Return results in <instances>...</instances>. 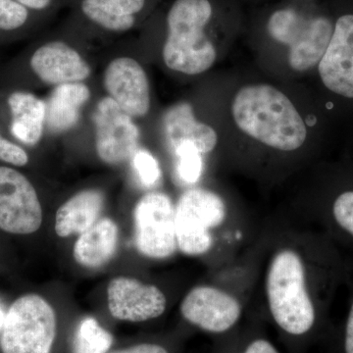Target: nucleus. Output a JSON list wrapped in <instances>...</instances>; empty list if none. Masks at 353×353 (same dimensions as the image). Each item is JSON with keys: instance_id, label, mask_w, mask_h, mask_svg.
Instances as JSON below:
<instances>
[{"instance_id": "obj_16", "label": "nucleus", "mask_w": 353, "mask_h": 353, "mask_svg": "<svg viewBox=\"0 0 353 353\" xmlns=\"http://www.w3.org/2000/svg\"><path fill=\"white\" fill-rule=\"evenodd\" d=\"M165 139L175 150L183 143H192L202 154L212 152L217 145L215 130L194 117L192 105L187 102L172 106L163 118Z\"/></svg>"}, {"instance_id": "obj_11", "label": "nucleus", "mask_w": 353, "mask_h": 353, "mask_svg": "<svg viewBox=\"0 0 353 353\" xmlns=\"http://www.w3.org/2000/svg\"><path fill=\"white\" fill-rule=\"evenodd\" d=\"M108 303L114 318L129 322L155 319L163 314L167 305L166 296L159 288L128 277L110 281Z\"/></svg>"}, {"instance_id": "obj_6", "label": "nucleus", "mask_w": 353, "mask_h": 353, "mask_svg": "<svg viewBox=\"0 0 353 353\" xmlns=\"http://www.w3.org/2000/svg\"><path fill=\"white\" fill-rule=\"evenodd\" d=\"M267 30L275 41L289 46L290 66L303 72L319 63L331 41L334 27L327 18H305L288 8L271 16Z\"/></svg>"}, {"instance_id": "obj_28", "label": "nucleus", "mask_w": 353, "mask_h": 353, "mask_svg": "<svg viewBox=\"0 0 353 353\" xmlns=\"http://www.w3.org/2000/svg\"><path fill=\"white\" fill-rule=\"evenodd\" d=\"M14 1L18 2L21 6L30 9L32 12L41 15V14L50 10L57 3V0H14Z\"/></svg>"}, {"instance_id": "obj_31", "label": "nucleus", "mask_w": 353, "mask_h": 353, "mask_svg": "<svg viewBox=\"0 0 353 353\" xmlns=\"http://www.w3.org/2000/svg\"><path fill=\"white\" fill-rule=\"evenodd\" d=\"M4 319H6V314H4L2 309L0 308V330H2V326H3Z\"/></svg>"}, {"instance_id": "obj_8", "label": "nucleus", "mask_w": 353, "mask_h": 353, "mask_svg": "<svg viewBox=\"0 0 353 353\" xmlns=\"http://www.w3.org/2000/svg\"><path fill=\"white\" fill-rule=\"evenodd\" d=\"M41 223L43 208L31 181L13 167L0 166V230L30 234Z\"/></svg>"}, {"instance_id": "obj_30", "label": "nucleus", "mask_w": 353, "mask_h": 353, "mask_svg": "<svg viewBox=\"0 0 353 353\" xmlns=\"http://www.w3.org/2000/svg\"><path fill=\"white\" fill-rule=\"evenodd\" d=\"M345 353H353V303L345 326Z\"/></svg>"}, {"instance_id": "obj_20", "label": "nucleus", "mask_w": 353, "mask_h": 353, "mask_svg": "<svg viewBox=\"0 0 353 353\" xmlns=\"http://www.w3.org/2000/svg\"><path fill=\"white\" fill-rule=\"evenodd\" d=\"M90 97V88L83 83L57 85L46 102L48 131L60 134L73 129L78 124L81 108Z\"/></svg>"}, {"instance_id": "obj_14", "label": "nucleus", "mask_w": 353, "mask_h": 353, "mask_svg": "<svg viewBox=\"0 0 353 353\" xmlns=\"http://www.w3.org/2000/svg\"><path fill=\"white\" fill-rule=\"evenodd\" d=\"M32 75L48 85L83 83L92 73L90 65L70 44L50 41L38 46L28 60Z\"/></svg>"}, {"instance_id": "obj_25", "label": "nucleus", "mask_w": 353, "mask_h": 353, "mask_svg": "<svg viewBox=\"0 0 353 353\" xmlns=\"http://www.w3.org/2000/svg\"><path fill=\"white\" fill-rule=\"evenodd\" d=\"M333 216L336 224L353 236V190L336 197L333 204Z\"/></svg>"}, {"instance_id": "obj_9", "label": "nucleus", "mask_w": 353, "mask_h": 353, "mask_svg": "<svg viewBox=\"0 0 353 353\" xmlns=\"http://www.w3.org/2000/svg\"><path fill=\"white\" fill-rule=\"evenodd\" d=\"M94 121L97 152L104 163L119 165L132 157L139 132L131 116L108 97L97 103Z\"/></svg>"}, {"instance_id": "obj_5", "label": "nucleus", "mask_w": 353, "mask_h": 353, "mask_svg": "<svg viewBox=\"0 0 353 353\" xmlns=\"http://www.w3.org/2000/svg\"><path fill=\"white\" fill-rule=\"evenodd\" d=\"M227 218V206L212 190L190 189L175 206L176 245L183 254L197 256L213 245V230Z\"/></svg>"}, {"instance_id": "obj_7", "label": "nucleus", "mask_w": 353, "mask_h": 353, "mask_svg": "<svg viewBox=\"0 0 353 353\" xmlns=\"http://www.w3.org/2000/svg\"><path fill=\"white\" fill-rule=\"evenodd\" d=\"M134 240L139 253L152 259H165L178 250L175 205L164 192L145 194L134 210Z\"/></svg>"}, {"instance_id": "obj_22", "label": "nucleus", "mask_w": 353, "mask_h": 353, "mask_svg": "<svg viewBox=\"0 0 353 353\" xmlns=\"http://www.w3.org/2000/svg\"><path fill=\"white\" fill-rule=\"evenodd\" d=\"M38 16L14 0H0V39L24 34Z\"/></svg>"}, {"instance_id": "obj_15", "label": "nucleus", "mask_w": 353, "mask_h": 353, "mask_svg": "<svg viewBox=\"0 0 353 353\" xmlns=\"http://www.w3.org/2000/svg\"><path fill=\"white\" fill-rule=\"evenodd\" d=\"M6 103L11 136L23 145H38L46 127V101L32 92L15 90L7 94Z\"/></svg>"}, {"instance_id": "obj_18", "label": "nucleus", "mask_w": 353, "mask_h": 353, "mask_svg": "<svg viewBox=\"0 0 353 353\" xmlns=\"http://www.w3.org/2000/svg\"><path fill=\"white\" fill-rule=\"evenodd\" d=\"M104 205L103 194L99 190H85L72 196L58 208L55 233L60 238L83 234L99 221Z\"/></svg>"}, {"instance_id": "obj_3", "label": "nucleus", "mask_w": 353, "mask_h": 353, "mask_svg": "<svg viewBox=\"0 0 353 353\" xmlns=\"http://www.w3.org/2000/svg\"><path fill=\"white\" fill-rule=\"evenodd\" d=\"M209 0H175L166 16L167 38L162 57L169 69L199 75L214 65L217 51L205 34L212 17Z\"/></svg>"}, {"instance_id": "obj_23", "label": "nucleus", "mask_w": 353, "mask_h": 353, "mask_svg": "<svg viewBox=\"0 0 353 353\" xmlns=\"http://www.w3.org/2000/svg\"><path fill=\"white\" fill-rule=\"evenodd\" d=\"M176 157V173L182 182L194 183L203 171L202 153L192 143H183L174 150Z\"/></svg>"}, {"instance_id": "obj_21", "label": "nucleus", "mask_w": 353, "mask_h": 353, "mask_svg": "<svg viewBox=\"0 0 353 353\" xmlns=\"http://www.w3.org/2000/svg\"><path fill=\"white\" fill-rule=\"evenodd\" d=\"M113 336L97 319L87 317L79 324L74 336L73 353H108Z\"/></svg>"}, {"instance_id": "obj_19", "label": "nucleus", "mask_w": 353, "mask_h": 353, "mask_svg": "<svg viewBox=\"0 0 353 353\" xmlns=\"http://www.w3.org/2000/svg\"><path fill=\"white\" fill-rule=\"evenodd\" d=\"M119 230L113 220L102 218L80 234L74 246V259L85 268L108 263L117 250Z\"/></svg>"}, {"instance_id": "obj_26", "label": "nucleus", "mask_w": 353, "mask_h": 353, "mask_svg": "<svg viewBox=\"0 0 353 353\" xmlns=\"http://www.w3.org/2000/svg\"><path fill=\"white\" fill-rule=\"evenodd\" d=\"M0 162L16 167H24L30 162V155L23 146L3 136L0 130Z\"/></svg>"}, {"instance_id": "obj_13", "label": "nucleus", "mask_w": 353, "mask_h": 353, "mask_svg": "<svg viewBox=\"0 0 353 353\" xmlns=\"http://www.w3.org/2000/svg\"><path fill=\"white\" fill-rule=\"evenodd\" d=\"M325 87L347 99H353V15L336 22L328 48L318 63Z\"/></svg>"}, {"instance_id": "obj_2", "label": "nucleus", "mask_w": 353, "mask_h": 353, "mask_svg": "<svg viewBox=\"0 0 353 353\" xmlns=\"http://www.w3.org/2000/svg\"><path fill=\"white\" fill-rule=\"evenodd\" d=\"M265 292L272 319L284 333L301 336L311 331L315 306L309 294L305 265L296 250L283 248L272 255Z\"/></svg>"}, {"instance_id": "obj_29", "label": "nucleus", "mask_w": 353, "mask_h": 353, "mask_svg": "<svg viewBox=\"0 0 353 353\" xmlns=\"http://www.w3.org/2000/svg\"><path fill=\"white\" fill-rule=\"evenodd\" d=\"M109 353H169L166 348L157 343H141Z\"/></svg>"}, {"instance_id": "obj_12", "label": "nucleus", "mask_w": 353, "mask_h": 353, "mask_svg": "<svg viewBox=\"0 0 353 353\" xmlns=\"http://www.w3.org/2000/svg\"><path fill=\"white\" fill-rule=\"evenodd\" d=\"M104 88L123 111L131 117H143L150 108V82L137 60L119 57L104 72Z\"/></svg>"}, {"instance_id": "obj_24", "label": "nucleus", "mask_w": 353, "mask_h": 353, "mask_svg": "<svg viewBox=\"0 0 353 353\" xmlns=\"http://www.w3.org/2000/svg\"><path fill=\"white\" fill-rule=\"evenodd\" d=\"M132 167L145 187H153L159 181L161 171L157 158L145 150H138L132 157Z\"/></svg>"}, {"instance_id": "obj_1", "label": "nucleus", "mask_w": 353, "mask_h": 353, "mask_svg": "<svg viewBox=\"0 0 353 353\" xmlns=\"http://www.w3.org/2000/svg\"><path fill=\"white\" fill-rule=\"evenodd\" d=\"M232 115L241 132L280 152H294L307 138L305 123L296 106L270 85L241 88L232 103Z\"/></svg>"}, {"instance_id": "obj_27", "label": "nucleus", "mask_w": 353, "mask_h": 353, "mask_svg": "<svg viewBox=\"0 0 353 353\" xmlns=\"http://www.w3.org/2000/svg\"><path fill=\"white\" fill-rule=\"evenodd\" d=\"M241 353H280V352L270 341L257 338L250 341Z\"/></svg>"}, {"instance_id": "obj_17", "label": "nucleus", "mask_w": 353, "mask_h": 353, "mask_svg": "<svg viewBox=\"0 0 353 353\" xmlns=\"http://www.w3.org/2000/svg\"><path fill=\"white\" fill-rule=\"evenodd\" d=\"M148 0H81L83 17L103 31L120 34L132 30Z\"/></svg>"}, {"instance_id": "obj_10", "label": "nucleus", "mask_w": 353, "mask_h": 353, "mask_svg": "<svg viewBox=\"0 0 353 353\" xmlns=\"http://www.w3.org/2000/svg\"><path fill=\"white\" fill-rule=\"evenodd\" d=\"M181 313L190 324L210 334H223L240 321L243 306L236 297L213 285H197L181 303Z\"/></svg>"}, {"instance_id": "obj_4", "label": "nucleus", "mask_w": 353, "mask_h": 353, "mask_svg": "<svg viewBox=\"0 0 353 353\" xmlns=\"http://www.w3.org/2000/svg\"><path fill=\"white\" fill-rule=\"evenodd\" d=\"M57 314L43 297L26 294L8 309L1 330L2 353H50L57 336Z\"/></svg>"}]
</instances>
